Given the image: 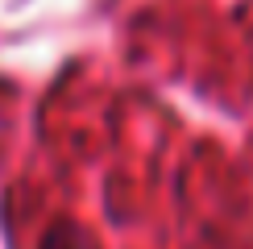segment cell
<instances>
[{
  "instance_id": "obj_1",
  "label": "cell",
  "mask_w": 253,
  "mask_h": 249,
  "mask_svg": "<svg viewBox=\"0 0 253 249\" xmlns=\"http://www.w3.org/2000/svg\"><path fill=\"white\" fill-rule=\"evenodd\" d=\"M42 249H96V241L75 224H58V228H50L42 237Z\"/></svg>"
}]
</instances>
